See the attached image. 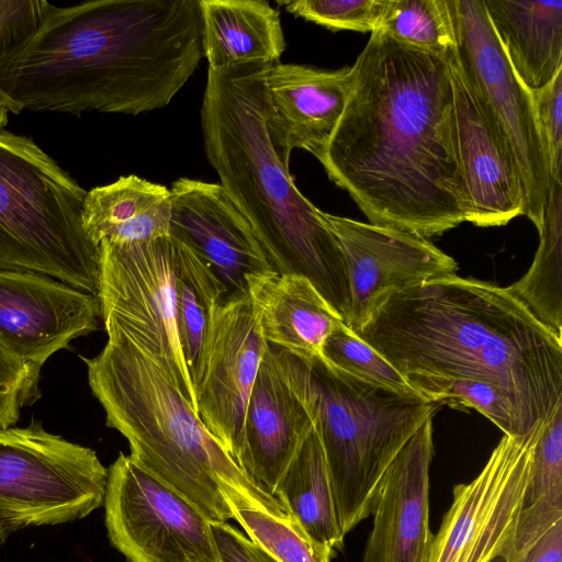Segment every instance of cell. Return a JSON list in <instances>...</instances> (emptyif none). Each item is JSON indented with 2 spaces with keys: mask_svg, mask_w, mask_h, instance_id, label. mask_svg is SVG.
Wrapping results in <instances>:
<instances>
[{
  "mask_svg": "<svg viewBox=\"0 0 562 562\" xmlns=\"http://www.w3.org/2000/svg\"><path fill=\"white\" fill-rule=\"evenodd\" d=\"M447 54L375 30L351 66L344 112L317 159L371 224L427 238L469 222Z\"/></svg>",
  "mask_w": 562,
  "mask_h": 562,
  "instance_id": "obj_1",
  "label": "cell"
},
{
  "mask_svg": "<svg viewBox=\"0 0 562 562\" xmlns=\"http://www.w3.org/2000/svg\"><path fill=\"white\" fill-rule=\"evenodd\" d=\"M202 57L199 0L48 2L0 85L23 110L137 115L168 105Z\"/></svg>",
  "mask_w": 562,
  "mask_h": 562,
  "instance_id": "obj_2",
  "label": "cell"
},
{
  "mask_svg": "<svg viewBox=\"0 0 562 562\" xmlns=\"http://www.w3.org/2000/svg\"><path fill=\"white\" fill-rule=\"evenodd\" d=\"M353 333L418 394L440 382H486L530 429L562 405V339L507 288L457 274L432 279L391 294Z\"/></svg>",
  "mask_w": 562,
  "mask_h": 562,
  "instance_id": "obj_3",
  "label": "cell"
},
{
  "mask_svg": "<svg viewBox=\"0 0 562 562\" xmlns=\"http://www.w3.org/2000/svg\"><path fill=\"white\" fill-rule=\"evenodd\" d=\"M269 67L209 68L201 106L206 158L252 226L272 270L307 278L346 325L349 293L339 244L268 135Z\"/></svg>",
  "mask_w": 562,
  "mask_h": 562,
  "instance_id": "obj_4",
  "label": "cell"
},
{
  "mask_svg": "<svg viewBox=\"0 0 562 562\" xmlns=\"http://www.w3.org/2000/svg\"><path fill=\"white\" fill-rule=\"evenodd\" d=\"M108 341L82 358L106 425L128 441L130 458L192 503L210 522L232 512L227 485L255 507L288 517L282 504L255 484L210 434L171 379L112 319H103Z\"/></svg>",
  "mask_w": 562,
  "mask_h": 562,
  "instance_id": "obj_5",
  "label": "cell"
},
{
  "mask_svg": "<svg viewBox=\"0 0 562 562\" xmlns=\"http://www.w3.org/2000/svg\"><path fill=\"white\" fill-rule=\"evenodd\" d=\"M273 348L312 417L346 536L372 515L387 468L440 405L353 375L322 356Z\"/></svg>",
  "mask_w": 562,
  "mask_h": 562,
  "instance_id": "obj_6",
  "label": "cell"
},
{
  "mask_svg": "<svg viewBox=\"0 0 562 562\" xmlns=\"http://www.w3.org/2000/svg\"><path fill=\"white\" fill-rule=\"evenodd\" d=\"M87 191L32 138L0 131V270L52 277L98 295L99 247L82 224Z\"/></svg>",
  "mask_w": 562,
  "mask_h": 562,
  "instance_id": "obj_7",
  "label": "cell"
},
{
  "mask_svg": "<svg viewBox=\"0 0 562 562\" xmlns=\"http://www.w3.org/2000/svg\"><path fill=\"white\" fill-rule=\"evenodd\" d=\"M108 476L94 450L35 420L0 429V544L23 528L88 516L104 503Z\"/></svg>",
  "mask_w": 562,
  "mask_h": 562,
  "instance_id": "obj_8",
  "label": "cell"
},
{
  "mask_svg": "<svg viewBox=\"0 0 562 562\" xmlns=\"http://www.w3.org/2000/svg\"><path fill=\"white\" fill-rule=\"evenodd\" d=\"M98 246L102 319L114 321L162 369L196 412L177 331L178 239L169 234L125 245L103 240Z\"/></svg>",
  "mask_w": 562,
  "mask_h": 562,
  "instance_id": "obj_9",
  "label": "cell"
},
{
  "mask_svg": "<svg viewBox=\"0 0 562 562\" xmlns=\"http://www.w3.org/2000/svg\"><path fill=\"white\" fill-rule=\"evenodd\" d=\"M448 2L457 61L513 150L525 191L524 215L539 231L552 180L532 93L510 66L483 0Z\"/></svg>",
  "mask_w": 562,
  "mask_h": 562,
  "instance_id": "obj_10",
  "label": "cell"
},
{
  "mask_svg": "<svg viewBox=\"0 0 562 562\" xmlns=\"http://www.w3.org/2000/svg\"><path fill=\"white\" fill-rule=\"evenodd\" d=\"M104 505L109 538L127 562H217L207 518L130 456L110 467Z\"/></svg>",
  "mask_w": 562,
  "mask_h": 562,
  "instance_id": "obj_11",
  "label": "cell"
},
{
  "mask_svg": "<svg viewBox=\"0 0 562 562\" xmlns=\"http://www.w3.org/2000/svg\"><path fill=\"white\" fill-rule=\"evenodd\" d=\"M542 423L521 438L504 435L480 473L453 487L428 562H494L504 557L524 507Z\"/></svg>",
  "mask_w": 562,
  "mask_h": 562,
  "instance_id": "obj_12",
  "label": "cell"
},
{
  "mask_svg": "<svg viewBox=\"0 0 562 562\" xmlns=\"http://www.w3.org/2000/svg\"><path fill=\"white\" fill-rule=\"evenodd\" d=\"M269 347L248 293L226 295L215 305L194 389L196 413L238 467L248 398Z\"/></svg>",
  "mask_w": 562,
  "mask_h": 562,
  "instance_id": "obj_13",
  "label": "cell"
},
{
  "mask_svg": "<svg viewBox=\"0 0 562 562\" xmlns=\"http://www.w3.org/2000/svg\"><path fill=\"white\" fill-rule=\"evenodd\" d=\"M324 218L344 258L349 293L346 326L352 331L391 294L457 274V261L423 236L325 212Z\"/></svg>",
  "mask_w": 562,
  "mask_h": 562,
  "instance_id": "obj_14",
  "label": "cell"
},
{
  "mask_svg": "<svg viewBox=\"0 0 562 562\" xmlns=\"http://www.w3.org/2000/svg\"><path fill=\"white\" fill-rule=\"evenodd\" d=\"M101 317L98 295L41 273L0 270V346L35 369L97 330Z\"/></svg>",
  "mask_w": 562,
  "mask_h": 562,
  "instance_id": "obj_15",
  "label": "cell"
},
{
  "mask_svg": "<svg viewBox=\"0 0 562 562\" xmlns=\"http://www.w3.org/2000/svg\"><path fill=\"white\" fill-rule=\"evenodd\" d=\"M451 74L458 155L469 203V222L503 226L525 213V191L513 150L464 77L454 54H447Z\"/></svg>",
  "mask_w": 562,
  "mask_h": 562,
  "instance_id": "obj_16",
  "label": "cell"
},
{
  "mask_svg": "<svg viewBox=\"0 0 562 562\" xmlns=\"http://www.w3.org/2000/svg\"><path fill=\"white\" fill-rule=\"evenodd\" d=\"M169 190V234L206 260L226 295L247 293V277L272 270L252 226L220 183L179 178Z\"/></svg>",
  "mask_w": 562,
  "mask_h": 562,
  "instance_id": "obj_17",
  "label": "cell"
},
{
  "mask_svg": "<svg viewBox=\"0 0 562 562\" xmlns=\"http://www.w3.org/2000/svg\"><path fill=\"white\" fill-rule=\"evenodd\" d=\"M432 418L413 435L387 468L372 512L361 562H428Z\"/></svg>",
  "mask_w": 562,
  "mask_h": 562,
  "instance_id": "obj_18",
  "label": "cell"
},
{
  "mask_svg": "<svg viewBox=\"0 0 562 562\" xmlns=\"http://www.w3.org/2000/svg\"><path fill=\"white\" fill-rule=\"evenodd\" d=\"M267 130L279 159L289 167L293 149L318 158L344 112L351 67L336 70L300 64L270 65Z\"/></svg>",
  "mask_w": 562,
  "mask_h": 562,
  "instance_id": "obj_19",
  "label": "cell"
},
{
  "mask_svg": "<svg viewBox=\"0 0 562 562\" xmlns=\"http://www.w3.org/2000/svg\"><path fill=\"white\" fill-rule=\"evenodd\" d=\"M312 417L269 347L248 398L239 468L273 496L276 485L313 430Z\"/></svg>",
  "mask_w": 562,
  "mask_h": 562,
  "instance_id": "obj_20",
  "label": "cell"
},
{
  "mask_svg": "<svg viewBox=\"0 0 562 562\" xmlns=\"http://www.w3.org/2000/svg\"><path fill=\"white\" fill-rule=\"evenodd\" d=\"M255 317L263 339L297 356H322L331 330L344 323L305 277L273 270L246 279Z\"/></svg>",
  "mask_w": 562,
  "mask_h": 562,
  "instance_id": "obj_21",
  "label": "cell"
},
{
  "mask_svg": "<svg viewBox=\"0 0 562 562\" xmlns=\"http://www.w3.org/2000/svg\"><path fill=\"white\" fill-rule=\"evenodd\" d=\"M496 37L530 90L562 69V0H483Z\"/></svg>",
  "mask_w": 562,
  "mask_h": 562,
  "instance_id": "obj_22",
  "label": "cell"
},
{
  "mask_svg": "<svg viewBox=\"0 0 562 562\" xmlns=\"http://www.w3.org/2000/svg\"><path fill=\"white\" fill-rule=\"evenodd\" d=\"M202 52L213 70L276 64L286 47L280 12L265 0H199Z\"/></svg>",
  "mask_w": 562,
  "mask_h": 562,
  "instance_id": "obj_23",
  "label": "cell"
},
{
  "mask_svg": "<svg viewBox=\"0 0 562 562\" xmlns=\"http://www.w3.org/2000/svg\"><path fill=\"white\" fill-rule=\"evenodd\" d=\"M170 190L136 175L87 191L82 224L98 246L149 241L169 235ZM99 247V246H98Z\"/></svg>",
  "mask_w": 562,
  "mask_h": 562,
  "instance_id": "obj_24",
  "label": "cell"
},
{
  "mask_svg": "<svg viewBox=\"0 0 562 562\" xmlns=\"http://www.w3.org/2000/svg\"><path fill=\"white\" fill-rule=\"evenodd\" d=\"M273 496L312 538L335 553L342 550L345 535L337 518L323 448L314 428L279 479Z\"/></svg>",
  "mask_w": 562,
  "mask_h": 562,
  "instance_id": "obj_25",
  "label": "cell"
},
{
  "mask_svg": "<svg viewBox=\"0 0 562 562\" xmlns=\"http://www.w3.org/2000/svg\"><path fill=\"white\" fill-rule=\"evenodd\" d=\"M176 238L178 239L177 331L184 362L195 389L213 310L226 296V289L206 260L189 244Z\"/></svg>",
  "mask_w": 562,
  "mask_h": 562,
  "instance_id": "obj_26",
  "label": "cell"
},
{
  "mask_svg": "<svg viewBox=\"0 0 562 562\" xmlns=\"http://www.w3.org/2000/svg\"><path fill=\"white\" fill-rule=\"evenodd\" d=\"M538 232L540 241L530 268L507 289L562 339V181L552 180Z\"/></svg>",
  "mask_w": 562,
  "mask_h": 562,
  "instance_id": "obj_27",
  "label": "cell"
},
{
  "mask_svg": "<svg viewBox=\"0 0 562 562\" xmlns=\"http://www.w3.org/2000/svg\"><path fill=\"white\" fill-rule=\"evenodd\" d=\"M223 495L235 519L248 538L279 562H331L336 555L328 546L312 538L292 517H278L255 507L227 485Z\"/></svg>",
  "mask_w": 562,
  "mask_h": 562,
  "instance_id": "obj_28",
  "label": "cell"
},
{
  "mask_svg": "<svg viewBox=\"0 0 562 562\" xmlns=\"http://www.w3.org/2000/svg\"><path fill=\"white\" fill-rule=\"evenodd\" d=\"M376 30L430 54L445 55L456 46L448 0H387Z\"/></svg>",
  "mask_w": 562,
  "mask_h": 562,
  "instance_id": "obj_29",
  "label": "cell"
},
{
  "mask_svg": "<svg viewBox=\"0 0 562 562\" xmlns=\"http://www.w3.org/2000/svg\"><path fill=\"white\" fill-rule=\"evenodd\" d=\"M322 357L353 375L398 392L419 395L396 369L344 323L327 336Z\"/></svg>",
  "mask_w": 562,
  "mask_h": 562,
  "instance_id": "obj_30",
  "label": "cell"
},
{
  "mask_svg": "<svg viewBox=\"0 0 562 562\" xmlns=\"http://www.w3.org/2000/svg\"><path fill=\"white\" fill-rule=\"evenodd\" d=\"M288 12L331 31L374 32L387 0H293L280 2Z\"/></svg>",
  "mask_w": 562,
  "mask_h": 562,
  "instance_id": "obj_31",
  "label": "cell"
},
{
  "mask_svg": "<svg viewBox=\"0 0 562 562\" xmlns=\"http://www.w3.org/2000/svg\"><path fill=\"white\" fill-rule=\"evenodd\" d=\"M547 498L562 499V405L543 420L535 442L524 507Z\"/></svg>",
  "mask_w": 562,
  "mask_h": 562,
  "instance_id": "obj_32",
  "label": "cell"
},
{
  "mask_svg": "<svg viewBox=\"0 0 562 562\" xmlns=\"http://www.w3.org/2000/svg\"><path fill=\"white\" fill-rule=\"evenodd\" d=\"M40 372L0 346V429L12 427L22 407L36 401Z\"/></svg>",
  "mask_w": 562,
  "mask_h": 562,
  "instance_id": "obj_33",
  "label": "cell"
},
{
  "mask_svg": "<svg viewBox=\"0 0 562 562\" xmlns=\"http://www.w3.org/2000/svg\"><path fill=\"white\" fill-rule=\"evenodd\" d=\"M531 93L551 180L562 181V69Z\"/></svg>",
  "mask_w": 562,
  "mask_h": 562,
  "instance_id": "obj_34",
  "label": "cell"
},
{
  "mask_svg": "<svg viewBox=\"0 0 562 562\" xmlns=\"http://www.w3.org/2000/svg\"><path fill=\"white\" fill-rule=\"evenodd\" d=\"M47 3L45 0H0V59L35 33Z\"/></svg>",
  "mask_w": 562,
  "mask_h": 562,
  "instance_id": "obj_35",
  "label": "cell"
},
{
  "mask_svg": "<svg viewBox=\"0 0 562 562\" xmlns=\"http://www.w3.org/2000/svg\"><path fill=\"white\" fill-rule=\"evenodd\" d=\"M217 562H279L260 546L225 522H211Z\"/></svg>",
  "mask_w": 562,
  "mask_h": 562,
  "instance_id": "obj_36",
  "label": "cell"
},
{
  "mask_svg": "<svg viewBox=\"0 0 562 562\" xmlns=\"http://www.w3.org/2000/svg\"><path fill=\"white\" fill-rule=\"evenodd\" d=\"M502 562H562V519L531 546Z\"/></svg>",
  "mask_w": 562,
  "mask_h": 562,
  "instance_id": "obj_37",
  "label": "cell"
},
{
  "mask_svg": "<svg viewBox=\"0 0 562 562\" xmlns=\"http://www.w3.org/2000/svg\"><path fill=\"white\" fill-rule=\"evenodd\" d=\"M22 111V106L0 85V131L8 124L9 113L18 115Z\"/></svg>",
  "mask_w": 562,
  "mask_h": 562,
  "instance_id": "obj_38",
  "label": "cell"
}]
</instances>
